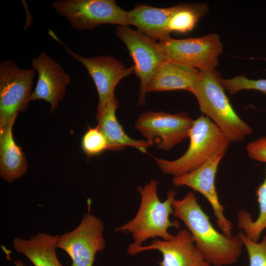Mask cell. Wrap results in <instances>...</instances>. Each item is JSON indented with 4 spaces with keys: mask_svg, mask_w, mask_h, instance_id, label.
<instances>
[{
    "mask_svg": "<svg viewBox=\"0 0 266 266\" xmlns=\"http://www.w3.org/2000/svg\"><path fill=\"white\" fill-rule=\"evenodd\" d=\"M88 204V212L78 227L58 237L57 247L70 256L71 266H93L96 253L102 251L105 247L102 236L103 224L90 213L91 203Z\"/></svg>",
    "mask_w": 266,
    "mask_h": 266,
    "instance_id": "10",
    "label": "cell"
},
{
    "mask_svg": "<svg viewBox=\"0 0 266 266\" xmlns=\"http://www.w3.org/2000/svg\"><path fill=\"white\" fill-rule=\"evenodd\" d=\"M190 144L185 153L174 160L154 157L161 170L177 177L200 166L219 150L228 148L230 140L208 117L194 120L189 134Z\"/></svg>",
    "mask_w": 266,
    "mask_h": 266,
    "instance_id": "4",
    "label": "cell"
},
{
    "mask_svg": "<svg viewBox=\"0 0 266 266\" xmlns=\"http://www.w3.org/2000/svg\"><path fill=\"white\" fill-rule=\"evenodd\" d=\"M228 149L224 148L219 150L198 168L182 175L173 177L172 183L175 186H188L203 195L211 205L222 233L231 236L233 224L224 215V208L219 201L215 185L219 165Z\"/></svg>",
    "mask_w": 266,
    "mask_h": 266,
    "instance_id": "12",
    "label": "cell"
},
{
    "mask_svg": "<svg viewBox=\"0 0 266 266\" xmlns=\"http://www.w3.org/2000/svg\"><path fill=\"white\" fill-rule=\"evenodd\" d=\"M172 207V215L184 223L210 265L227 266L237 262L243 246L241 239L238 234L228 236L218 232L194 192L190 191L182 199L175 200Z\"/></svg>",
    "mask_w": 266,
    "mask_h": 266,
    "instance_id": "1",
    "label": "cell"
},
{
    "mask_svg": "<svg viewBox=\"0 0 266 266\" xmlns=\"http://www.w3.org/2000/svg\"><path fill=\"white\" fill-rule=\"evenodd\" d=\"M115 33L126 44L133 61L135 75L140 79L138 105H144L147 84L155 71L167 59L156 40L128 26H118Z\"/></svg>",
    "mask_w": 266,
    "mask_h": 266,
    "instance_id": "11",
    "label": "cell"
},
{
    "mask_svg": "<svg viewBox=\"0 0 266 266\" xmlns=\"http://www.w3.org/2000/svg\"><path fill=\"white\" fill-rule=\"evenodd\" d=\"M16 266H25L23 262L19 260H17L14 262Z\"/></svg>",
    "mask_w": 266,
    "mask_h": 266,
    "instance_id": "26",
    "label": "cell"
},
{
    "mask_svg": "<svg viewBox=\"0 0 266 266\" xmlns=\"http://www.w3.org/2000/svg\"><path fill=\"white\" fill-rule=\"evenodd\" d=\"M158 45L167 60L199 70L214 69L223 51L220 38L215 33L181 39L169 36L160 40Z\"/></svg>",
    "mask_w": 266,
    "mask_h": 266,
    "instance_id": "7",
    "label": "cell"
},
{
    "mask_svg": "<svg viewBox=\"0 0 266 266\" xmlns=\"http://www.w3.org/2000/svg\"><path fill=\"white\" fill-rule=\"evenodd\" d=\"M49 34L62 44L69 54L86 67L94 81L99 95L96 114V119L98 120L115 97V87L122 79L134 72V66L127 68L121 62L110 55L91 58L83 57L66 46L52 30H49Z\"/></svg>",
    "mask_w": 266,
    "mask_h": 266,
    "instance_id": "8",
    "label": "cell"
},
{
    "mask_svg": "<svg viewBox=\"0 0 266 266\" xmlns=\"http://www.w3.org/2000/svg\"><path fill=\"white\" fill-rule=\"evenodd\" d=\"M207 10L205 3L180 4L170 16L167 29L172 32L185 33L193 29L197 22Z\"/></svg>",
    "mask_w": 266,
    "mask_h": 266,
    "instance_id": "21",
    "label": "cell"
},
{
    "mask_svg": "<svg viewBox=\"0 0 266 266\" xmlns=\"http://www.w3.org/2000/svg\"><path fill=\"white\" fill-rule=\"evenodd\" d=\"M15 121L0 128V175L9 183L22 177L28 168L26 155L13 137Z\"/></svg>",
    "mask_w": 266,
    "mask_h": 266,
    "instance_id": "17",
    "label": "cell"
},
{
    "mask_svg": "<svg viewBox=\"0 0 266 266\" xmlns=\"http://www.w3.org/2000/svg\"><path fill=\"white\" fill-rule=\"evenodd\" d=\"M199 70L170 60H166L151 77L146 92L184 90L189 91Z\"/></svg>",
    "mask_w": 266,
    "mask_h": 266,
    "instance_id": "15",
    "label": "cell"
},
{
    "mask_svg": "<svg viewBox=\"0 0 266 266\" xmlns=\"http://www.w3.org/2000/svg\"><path fill=\"white\" fill-rule=\"evenodd\" d=\"M176 5L158 8L146 4H139L128 13L129 25L136 27L138 31L159 41L169 36L167 26L168 20Z\"/></svg>",
    "mask_w": 266,
    "mask_h": 266,
    "instance_id": "16",
    "label": "cell"
},
{
    "mask_svg": "<svg viewBox=\"0 0 266 266\" xmlns=\"http://www.w3.org/2000/svg\"><path fill=\"white\" fill-rule=\"evenodd\" d=\"M246 150L251 159L266 163V136L249 142L246 146Z\"/></svg>",
    "mask_w": 266,
    "mask_h": 266,
    "instance_id": "25",
    "label": "cell"
},
{
    "mask_svg": "<svg viewBox=\"0 0 266 266\" xmlns=\"http://www.w3.org/2000/svg\"><path fill=\"white\" fill-rule=\"evenodd\" d=\"M58 237L39 233L28 239L15 237L13 240V247L28 258L34 266H63L56 252Z\"/></svg>",
    "mask_w": 266,
    "mask_h": 266,
    "instance_id": "18",
    "label": "cell"
},
{
    "mask_svg": "<svg viewBox=\"0 0 266 266\" xmlns=\"http://www.w3.org/2000/svg\"><path fill=\"white\" fill-rule=\"evenodd\" d=\"M118 108V101L115 96L104 114L98 120L97 126L104 134L107 142V150L120 151L128 146H131L143 153H147V148L149 146L145 140L132 138L125 132L116 115Z\"/></svg>",
    "mask_w": 266,
    "mask_h": 266,
    "instance_id": "19",
    "label": "cell"
},
{
    "mask_svg": "<svg viewBox=\"0 0 266 266\" xmlns=\"http://www.w3.org/2000/svg\"><path fill=\"white\" fill-rule=\"evenodd\" d=\"M151 250L162 253L163 259L158 263L160 266H210L186 229L180 230L170 240L156 239L150 244L140 246L129 254L133 256Z\"/></svg>",
    "mask_w": 266,
    "mask_h": 266,
    "instance_id": "13",
    "label": "cell"
},
{
    "mask_svg": "<svg viewBox=\"0 0 266 266\" xmlns=\"http://www.w3.org/2000/svg\"><path fill=\"white\" fill-rule=\"evenodd\" d=\"M35 75L33 68H21L11 60L0 62V128L27 110Z\"/></svg>",
    "mask_w": 266,
    "mask_h": 266,
    "instance_id": "6",
    "label": "cell"
},
{
    "mask_svg": "<svg viewBox=\"0 0 266 266\" xmlns=\"http://www.w3.org/2000/svg\"><path fill=\"white\" fill-rule=\"evenodd\" d=\"M194 121L184 112L147 111L138 117L134 126L149 146L154 142L158 149L168 150L189 137Z\"/></svg>",
    "mask_w": 266,
    "mask_h": 266,
    "instance_id": "9",
    "label": "cell"
},
{
    "mask_svg": "<svg viewBox=\"0 0 266 266\" xmlns=\"http://www.w3.org/2000/svg\"><path fill=\"white\" fill-rule=\"evenodd\" d=\"M158 182L152 179L144 186L136 188L141 196L138 210L135 217L131 221L115 229V231L123 233H130L134 239L127 250L129 254L147 239L160 237L163 240H170L174 235L168 232L170 227L177 229L180 228L178 221H171L172 214V204L176 194L173 189L167 193V198L161 201L158 195Z\"/></svg>",
    "mask_w": 266,
    "mask_h": 266,
    "instance_id": "2",
    "label": "cell"
},
{
    "mask_svg": "<svg viewBox=\"0 0 266 266\" xmlns=\"http://www.w3.org/2000/svg\"><path fill=\"white\" fill-rule=\"evenodd\" d=\"M237 234L248 255L249 266H266V235L258 243L251 240L242 231Z\"/></svg>",
    "mask_w": 266,
    "mask_h": 266,
    "instance_id": "24",
    "label": "cell"
},
{
    "mask_svg": "<svg viewBox=\"0 0 266 266\" xmlns=\"http://www.w3.org/2000/svg\"><path fill=\"white\" fill-rule=\"evenodd\" d=\"M259 206V215L254 221L249 213L240 210L237 213L239 229L251 240L258 242L263 232L266 229V167L265 178L255 192Z\"/></svg>",
    "mask_w": 266,
    "mask_h": 266,
    "instance_id": "20",
    "label": "cell"
},
{
    "mask_svg": "<svg viewBox=\"0 0 266 266\" xmlns=\"http://www.w3.org/2000/svg\"><path fill=\"white\" fill-rule=\"evenodd\" d=\"M221 82L231 94H234L243 90H254L266 94V79L253 80L243 75L230 79H223Z\"/></svg>",
    "mask_w": 266,
    "mask_h": 266,
    "instance_id": "23",
    "label": "cell"
},
{
    "mask_svg": "<svg viewBox=\"0 0 266 266\" xmlns=\"http://www.w3.org/2000/svg\"><path fill=\"white\" fill-rule=\"evenodd\" d=\"M31 65L37 71L38 78L30 101L42 100L49 102L50 112L53 113L66 94V86L70 82L69 75L44 51L32 59Z\"/></svg>",
    "mask_w": 266,
    "mask_h": 266,
    "instance_id": "14",
    "label": "cell"
},
{
    "mask_svg": "<svg viewBox=\"0 0 266 266\" xmlns=\"http://www.w3.org/2000/svg\"><path fill=\"white\" fill-rule=\"evenodd\" d=\"M51 4L76 30H90L104 24L129 25L128 11L114 0H57Z\"/></svg>",
    "mask_w": 266,
    "mask_h": 266,
    "instance_id": "5",
    "label": "cell"
},
{
    "mask_svg": "<svg viewBox=\"0 0 266 266\" xmlns=\"http://www.w3.org/2000/svg\"><path fill=\"white\" fill-rule=\"evenodd\" d=\"M219 74L215 69L199 70L189 91L196 98L203 115L209 118L230 141L240 142L252 129L237 114L227 96Z\"/></svg>",
    "mask_w": 266,
    "mask_h": 266,
    "instance_id": "3",
    "label": "cell"
},
{
    "mask_svg": "<svg viewBox=\"0 0 266 266\" xmlns=\"http://www.w3.org/2000/svg\"><path fill=\"white\" fill-rule=\"evenodd\" d=\"M81 147L84 152L88 157H91L107 150L108 145L104 134L97 126L88 128L83 136Z\"/></svg>",
    "mask_w": 266,
    "mask_h": 266,
    "instance_id": "22",
    "label": "cell"
}]
</instances>
